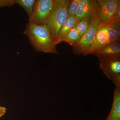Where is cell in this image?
<instances>
[{"instance_id":"obj_8","label":"cell","mask_w":120,"mask_h":120,"mask_svg":"<svg viewBox=\"0 0 120 120\" xmlns=\"http://www.w3.org/2000/svg\"><path fill=\"white\" fill-rule=\"evenodd\" d=\"M97 0H81L79 7L75 16L79 21L84 19H91L97 13Z\"/></svg>"},{"instance_id":"obj_15","label":"cell","mask_w":120,"mask_h":120,"mask_svg":"<svg viewBox=\"0 0 120 120\" xmlns=\"http://www.w3.org/2000/svg\"><path fill=\"white\" fill-rule=\"evenodd\" d=\"M81 0H70L68 9V16L75 15L79 7Z\"/></svg>"},{"instance_id":"obj_18","label":"cell","mask_w":120,"mask_h":120,"mask_svg":"<svg viewBox=\"0 0 120 120\" xmlns=\"http://www.w3.org/2000/svg\"><path fill=\"white\" fill-rule=\"evenodd\" d=\"M114 20L120 21V5L118 7L115 15L114 16L112 20Z\"/></svg>"},{"instance_id":"obj_17","label":"cell","mask_w":120,"mask_h":120,"mask_svg":"<svg viewBox=\"0 0 120 120\" xmlns=\"http://www.w3.org/2000/svg\"><path fill=\"white\" fill-rule=\"evenodd\" d=\"M15 4V0H0V9L4 7H11Z\"/></svg>"},{"instance_id":"obj_2","label":"cell","mask_w":120,"mask_h":120,"mask_svg":"<svg viewBox=\"0 0 120 120\" xmlns=\"http://www.w3.org/2000/svg\"><path fill=\"white\" fill-rule=\"evenodd\" d=\"M70 1L69 0H54L53 8L46 22L45 25L54 42L59 31L68 18Z\"/></svg>"},{"instance_id":"obj_19","label":"cell","mask_w":120,"mask_h":120,"mask_svg":"<svg viewBox=\"0 0 120 120\" xmlns=\"http://www.w3.org/2000/svg\"><path fill=\"white\" fill-rule=\"evenodd\" d=\"M7 109L5 107L0 106V118L4 116L6 113Z\"/></svg>"},{"instance_id":"obj_4","label":"cell","mask_w":120,"mask_h":120,"mask_svg":"<svg viewBox=\"0 0 120 120\" xmlns=\"http://www.w3.org/2000/svg\"><path fill=\"white\" fill-rule=\"evenodd\" d=\"M101 24L96 13L91 18L90 26L86 32L72 46L73 53L76 55L82 54L86 56V53L94 42L97 30Z\"/></svg>"},{"instance_id":"obj_9","label":"cell","mask_w":120,"mask_h":120,"mask_svg":"<svg viewBox=\"0 0 120 120\" xmlns=\"http://www.w3.org/2000/svg\"><path fill=\"white\" fill-rule=\"evenodd\" d=\"M79 22V20L75 15L68 16L66 21L61 27L57 34L54 42L55 45H56L64 42V39L69 31L72 28L75 27Z\"/></svg>"},{"instance_id":"obj_7","label":"cell","mask_w":120,"mask_h":120,"mask_svg":"<svg viewBox=\"0 0 120 120\" xmlns=\"http://www.w3.org/2000/svg\"><path fill=\"white\" fill-rule=\"evenodd\" d=\"M97 16L101 23L110 22L120 5V0H97Z\"/></svg>"},{"instance_id":"obj_10","label":"cell","mask_w":120,"mask_h":120,"mask_svg":"<svg viewBox=\"0 0 120 120\" xmlns=\"http://www.w3.org/2000/svg\"><path fill=\"white\" fill-rule=\"evenodd\" d=\"M91 54L98 58L113 55H120V42L116 41L107 45L93 52Z\"/></svg>"},{"instance_id":"obj_14","label":"cell","mask_w":120,"mask_h":120,"mask_svg":"<svg viewBox=\"0 0 120 120\" xmlns=\"http://www.w3.org/2000/svg\"><path fill=\"white\" fill-rule=\"evenodd\" d=\"M90 20V19H83L80 21L75 26L81 38L88 30Z\"/></svg>"},{"instance_id":"obj_5","label":"cell","mask_w":120,"mask_h":120,"mask_svg":"<svg viewBox=\"0 0 120 120\" xmlns=\"http://www.w3.org/2000/svg\"><path fill=\"white\" fill-rule=\"evenodd\" d=\"M99 67L109 79L116 86H120V55L107 56L98 58Z\"/></svg>"},{"instance_id":"obj_12","label":"cell","mask_w":120,"mask_h":120,"mask_svg":"<svg viewBox=\"0 0 120 120\" xmlns=\"http://www.w3.org/2000/svg\"><path fill=\"white\" fill-rule=\"evenodd\" d=\"M80 38L81 37L75 26L69 31L64 39V42L73 46Z\"/></svg>"},{"instance_id":"obj_16","label":"cell","mask_w":120,"mask_h":120,"mask_svg":"<svg viewBox=\"0 0 120 120\" xmlns=\"http://www.w3.org/2000/svg\"><path fill=\"white\" fill-rule=\"evenodd\" d=\"M107 23L109 26L117 31L118 34V41L120 42V21L114 20H111Z\"/></svg>"},{"instance_id":"obj_6","label":"cell","mask_w":120,"mask_h":120,"mask_svg":"<svg viewBox=\"0 0 120 120\" xmlns=\"http://www.w3.org/2000/svg\"><path fill=\"white\" fill-rule=\"evenodd\" d=\"M54 0H37L29 22L36 25H45L52 11Z\"/></svg>"},{"instance_id":"obj_13","label":"cell","mask_w":120,"mask_h":120,"mask_svg":"<svg viewBox=\"0 0 120 120\" xmlns=\"http://www.w3.org/2000/svg\"><path fill=\"white\" fill-rule=\"evenodd\" d=\"M36 0H15V4L24 9L28 17L32 15Z\"/></svg>"},{"instance_id":"obj_1","label":"cell","mask_w":120,"mask_h":120,"mask_svg":"<svg viewBox=\"0 0 120 120\" xmlns=\"http://www.w3.org/2000/svg\"><path fill=\"white\" fill-rule=\"evenodd\" d=\"M23 34L37 52L58 54L54 41L45 25L39 26L28 22Z\"/></svg>"},{"instance_id":"obj_3","label":"cell","mask_w":120,"mask_h":120,"mask_svg":"<svg viewBox=\"0 0 120 120\" xmlns=\"http://www.w3.org/2000/svg\"><path fill=\"white\" fill-rule=\"evenodd\" d=\"M118 41V34L116 30L109 26L107 23H101L97 30L95 38L86 56L91 54L107 45Z\"/></svg>"},{"instance_id":"obj_11","label":"cell","mask_w":120,"mask_h":120,"mask_svg":"<svg viewBox=\"0 0 120 120\" xmlns=\"http://www.w3.org/2000/svg\"><path fill=\"white\" fill-rule=\"evenodd\" d=\"M106 120H120V86H116L112 109Z\"/></svg>"}]
</instances>
